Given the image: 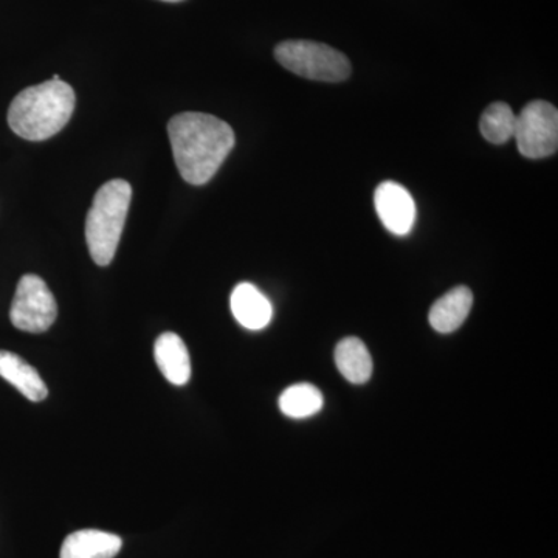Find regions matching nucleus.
Instances as JSON below:
<instances>
[{
  "instance_id": "nucleus-1",
  "label": "nucleus",
  "mask_w": 558,
  "mask_h": 558,
  "mask_svg": "<svg viewBox=\"0 0 558 558\" xmlns=\"http://www.w3.org/2000/svg\"><path fill=\"white\" fill-rule=\"evenodd\" d=\"M175 167L185 182L205 185L215 178L234 146V132L218 117L183 112L168 123Z\"/></svg>"
},
{
  "instance_id": "nucleus-2",
  "label": "nucleus",
  "mask_w": 558,
  "mask_h": 558,
  "mask_svg": "<svg viewBox=\"0 0 558 558\" xmlns=\"http://www.w3.org/2000/svg\"><path fill=\"white\" fill-rule=\"evenodd\" d=\"M75 102V92L61 80L28 87L11 102V131L31 142L53 137L72 119Z\"/></svg>"
},
{
  "instance_id": "nucleus-3",
  "label": "nucleus",
  "mask_w": 558,
  "mask_h": 558,
  "mask_svg": "<svg viewBox=\"0 0 558 558\" xmlns=\"http://www.w3.org/2000/svg\"><path fill=\"white\" fill-rule=\"evenodd\" d=\"M132 189L126 180L105 183L95 194L86 220V241L92 259L105 267L112 263L130 211Z\"/></svg>"
},
{
  "instance_id": "nucleus-4",
  "label": "nucleus",
  "mask_w": 558,
  "mask_h": 558,
  "mask_svg": "<svg viewBox=\"0 0 558 558\" xmlns=\"http://www.w3.org/2000/svg\"><path fill=\"white\" fill-rule=\"evenodd\" d=\"M275 58L301 78L340 83L351 75V62L341 51L314 40H284L275 49Z\"/></svg>"
},
{
  "instance_id": "nucleus-5",
  "label": "nucleus",
  "mask_w": 558,
  "mask_h": 558,
  "mask_svg": "<svg viewBox=\"0 0 558 558\" xmlns=\"http://www.w3.org/2000/svg\"><path fill=\"white\" fill-rule=\"evenodd\" d=\"M521 156L537 160L558 148V112L548 101H532L517 116L515 134Z\"/></svg>"
},
{
  "instance_id": "nucleus-6",
  "label": "nucleus",
  "mask_w": 558,
  "mask_h": 558,
  "mask_svg": "<svg viewBox=\"0 0 558 558\" xmlns=\"http://www.w3.org/2000/svg\"><path fill=\"white\" fill-rule=\"evenodd\" d=\"M58 306L53 293L38 275H24L11 304L10 319L24 332H46L57 319Z\"/></svg>"
},
{
  "instance_id": "nucleus-7",
  "label": "nucleus",
  "mask_w": 558,
  "mask_h": 558,
  "mask_svg": "<svg viewBox=\"0 0 558 558\" xmlns=\"http://www.w3.org/2000/svg\"><path fill=\"white\" fill-rule=\"evenodd\" d=\"M374 205L385 229L396 236H407L416 222V204L405 186L400 183H380L374 193Z\"/></svg>"
},
{
  "instance_id": "nucleus-8",
  "label": "nucleus",
  "mask_w": 558,
  "mask_h": 558,
  "mask_svg": "<svg viewBox=\"0 0 558 558\" xmlns=\"http://www.w3.org/2000/svg\"><path fill=\"white\" fill-rule=\"evenodd\" d=\"M231 312L241 326L250 330H260L269 326L274 317L270 301L256 286L241 282L234 288L230 299Z\"/></svg>"
},
{
  "instance_id": "nucleus-9",
  "label": "nucleus",
  "mask_w": 558,
  "mask_h": 558,
  "mask_svg": "<svg viewBox=\"0 0 558 558\" xmlns=\"http://www.w3.org/2000/svg\"><path fill=\"white\" fill-rule=\"evenodd\" d=\"M154 357L165 379L179 387L189 384L191 379L189 349L178 333H161L154 347Z\"/></svg>"
},
{
  "instance_id": "nucleus-10",
  "label": "nucleus",
  "mask_w": 558,
  "mask_h": 558,
  "mask_svg": "<svg viewBox=\"0 0 558 558\" xmlns=\"http://www.w3.org/2000/svg\"><path fill=\"white\" fill-rule=\"evenodd\" d=\"M472 306V290L458 286L433 304L428 315L429 325L439 333L454 332L469 317Z\"/></svg>"
},
{
  "instance_id": "nucleus-11",
  "label": "nucleus",
  "mask_w": 558,
  "mask_h": 558,
  "mask_svg": "<svg viewBox=\"0 0 558 558\" xmlns=\"http://www.w3.org/2000/svg\"><path fill=\"white\" fill-rule=\"evenodd\" d=\"M123 542L109 532L84 529L70 534L62 543L61 558H113Z\"/></svg>"
},
{
  "instance_id": "nucleus-12",
  "label": "nucleus",
  "mask_w": 558,
  "mask_h": 558,
  "mask_svg": "<svg viewBox=\"0 0 558 558\" xmlns=\"http://www.w3.org/2000/svg\"><path fill=\"white\" fill-rule=\"evenodd\" d=\"M0 377L20 389L32 402H40L49 395V389L40 379L38 371L14 352L0 351Z\"/></svg>"
},
{
  "instance_id": "nucleus-13",
  "label": "nucleus",
  "mask_w": 558,
  "mask_h": 558,
  "mask_svg": "<svg viewBox=\"0 0 558 558\" xmlns=\"http://www.w3.org/2000/svg\"><path fill=\"white\" fill-rule=\"evenodd\" d=\"M336 363L349 384H366L373 374V359L368 348L357 337H348L337 344Z\"/></svg>"
},
{
  "instance_id": "nucleus-14",
  "label": "nucleus",
  "mask_w": 558,
  "mask_h": 558,
  "mask_svg": "<svg viewBox=\"0 0 558 558\" xmlns=\"http://www.w3.org/2000/svg\"><path fill=\"white\" fill-rule=\"evenodd\" d=\"M279 410L292 418H306L322 411L325 405L322 391L311 384L292 385L279 396Z\"/></svg>"
},
{
  "instance_id": "nucleus-15",
  "label": "nucleus",
  "mask_w": 558,
  "mask_h": 558,
  "mask_svg": "<svg viewBox=\"0 0 558 558\" xmlns=\"http://www.w3.org/2000/svg\"><path fill=\"white\" fill-rule=\"evenodd\" d=\"M517 116L506 102H494L481 117V134L494 145L509 142L515 134Z\"/></svg>"
},
{
  "instance_id": "nucleus-16",
  "label": "nucleus",
  "mask_w": 558,
  "mask_h": 558,
  "mask_svg": "<svg viewBox=\"0 0 558 558\" xmlns=\"http://www.w3.org/2000/svg\"><path fill=\"white\" fill-rule=\"evenodd\" d=\"M163 2H172V3H175V2H182V0H163Z\"/></svg>"
}]
</instances>
